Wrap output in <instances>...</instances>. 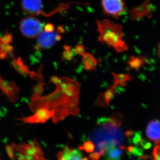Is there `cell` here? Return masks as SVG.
I'll use <instances>...</instances> for the list:
<instances>
[{
  "label": "cell",
  "instance_id": "cell-35",
  "mask_svg": "<svg viewBox=\"0 0 160 160\" xmlns=\"http://www.w3.org/2000/svg\"><path fill=\"white\" fill-rule=\"evenodd\" d=\"M2 114H1V112H0V119H1V115Z\"/></svg>",
  "mask_w": 160,
  "mask_h": 160
},
{
  "label": "cell",
  "instance_id": "cell-31",
  "mask_svg": "<svg viewBox=\"0 0 160 160\" xmlns=\"http://www.w3.org/2000/svg\"><path fill=\"white\" fill-rule=\"evenodd\" d=\"M134 132L132 131V130H129L126 131L125 134H126V136L127 137L129 140H130L132 138V136H133V135H134Z\"/></svg>",
  "mask_w": 160,
  "mask_h": 160
},
{
  "label": "cell",
  "instance_id": "cell-6",
  "mask_svg": "<svg viewBox=\"0 0 160 160\" xmlns=\"http://www.w3.org/2000/svg\"><path fill=\"white\" fill-rule=\"evenodd\" d=\"M36 48L38 49H49L61 38L56 31H42L38 36Z\"/></svg>",
  "mask_w": 160,
  "mask_h": 160
},
{
  "label": "cell",
  "instance_id": "cell-18",
  "mask_svg": "<svg viewBox=\"0 0 160 160\" xmlns=\"http://www.w3.org/2000/svg\"><path fill=\"white\" fill-rule=\"evenodd\" d=\"M82 62L84 68L89 71L93 70L95 71L97 66L98 61L89 53H85L82 55Z\"/></svg>",
  "mask_w": 160,
  "mask_h": 160
},
{
  "label": "cell",
  "instance_id": "cell-27",
  "mask_svg": "<svg viewBox=\"0 0 160 160\" xmlns=\"http://www.w3.org/2000/svg\"><path fill=\"white\" fill-rule=\"evenodd\" d=\"M138 145H140L144 149H149L151 147L152 144L149 142H146V140L143 139L142 138L140 141Z\"/></svg>",
  "mask_w": 160,
  "mask_h": 160
},
{
  "label": "cell",
  "instance_id": "cell-7",
  "mask_svg": "<svg viewBox=\"0 0 160 160\" xmlns=\"http://www.w3.org/2000/svg\"><path fill=\"white\" fill-rule=\"evenodd\" d=\"M0 90H2L11 102L14 103L18 99L19 88L14 82L6 81L3 79L1 75Z\"/></svg>",
  "mask_w": 160,
  "mask_h": 160
},
{
  "label": "cell",
  "instance_id": "cell-36",
  "mask_svg": "<svg viewBox=\"0 0 160 160\" xmlns=\"http://www.w3.org/2000/svg\"></svg>",
  "mask_w": 160,
  "mask_h": 160
},
{
  "label": "cell",
  "instance_id": "cell-15",
  "mask_svg": "<svg viewBox=\"0 0 160 160\" xmlns=\"http://www.w3.org/2000/svg\"><path fill=\"white\" fill-rule=\"evenodd\" d=\"M12 66L14 69L18 72L19 74L23 76L29 75L32 78H34L37 74V72L34 71H30L29 67L25 65L20 58L17 59H13L12 62Z\"/></svg>",
  "mask_w": 160,
  "mask_h": 160
},
{
  "label": "cell",
  "instance_id": "cell-17",
  "mask_svg": "<svg viewBox=\"0 0 160 160\" xmlns=\"http://www.w3.org/2000/svg\"><path fill=\"white\" fill-rule=\"evenodd\" d=\"M111 73L114 78V84L112 87L114 89L118 86L125 87L127 85L126 82L131 81L134 78L130 75V73L117 74L114 72H112Z\"/></svg>",
  "mask_w": 160,
  "mask_h": 160
},
{
  "label": "cell",
  "instance_id": "cell-11",
  "mask_svg": "<svg viewBox=\"0 0 160 160\" xmlns=\"http://www.w3.org/2000/svg\"><path fill=\"white\" fill-rule=\"evenodd\" d=\"M115 89L111 87L104 92H101L95 102V104L99 107L108 108L109 103L116 94Z\"/></svg>",
  "mask_w": 160,
  "mask_h": 160
},
{
  "label": "cell",
  "instance_id": "cell-34",
  "mask_svg": "<svg viewBox=\"0 0 160 160\" xmlns=\"http://www.w3.org/2000/svg\"><path fill=\"white\" fill-rule=\"evenodd\" d=\"M81 160H89V159L87 158H84L82 159Z\"/></svg>",
  "mask_w": 160,
  "mask_h": 160
},
{
  "label": "cell",
  "instance_id": "cell-1",
  "mask_svg": "<svg viewBox=\"0 0 160 160\" xmlns=\"http://www.w3.org/2000/svg\"><path fill=\"white\" fill-rule=\"evenodd\" d=\"M79 98L70 97L56 85L55 90L45 96L31 98L29 106L33 112L38 109L45 108L53 112L52 121L54 124L63 121L70 115L77 116L79 112L78 107Z\"/></svg>",
  "mask_w": 160,
  "mask_h": 160
},
{
  "label": "cell",
  "instance_id": "cell-20",
  "mask_svg": "<svg viewBox=\"0 0 160 160\" xmlns=\"http://www.w3.org/2000/svg\"><path fill=\"white\" fill-rule=\"evenodd\" d=\"M3 44H0V59H4L9 56L12 55V49L11 46H6Z\"/></svg>",
  "mask_w": 160,
  "mask_h": 160
},
{
  "label": "cell",
  "instance_id": "cell-5",
  "mask_svg": "<svg viewBox=\"0 0 160 160\" xmlns=\"http://www.w3.org/2000/svg\"><path fill=\"white\" fill-rule=\"evenodd\" d=\"M102 5L106 14L117 18L126 12V5L123 0H102Z\"/></svg>",
  "mask_w": 160,
  "mask_h": 160
},
{
  "label": "cell",
  "instance_id": "cell-22",
  "mask_svg": "<svg viewBox=\"0 0 160 160\" xmlns=\"http://www.w3.org/2000/svg\"><path fill=\"white\" fill-rule=\"evenodd\" d=\"M95 146L93 143L91 141H87L84 143L83 146H81L79 147L80 149H84L88 153L92 152L94 151Z\"/></svg>",
  "mask_w": 160,
  "mask_h": 160
},
{
  "label": "cell",
  "instance_id": "cell-28",
  "mask_svg": "<svg viewBox=\"0 0 160 160\" xmlns=\"http://www.w3.org/2000/svg\"><path fill=\"white\" fill-rule=\"evenodd\" d=\"M74 52L76 54L82 56L85 53V49L84 46L81 45H78L77 46H76Z\"/></svg>",
  "mask_w": 160,
  "mask_h": 160
},
{
  "label": "cell",
  "instance_id": "cell-29",
  "mask_svg": "<svg viewBox=\"0 0 160 160\" xmlns=\"http://www.w3.org/2000/svg\"><path fill=\"white\" fill-rule=\"evenodd\" d=\"M160 149L159 145L156 146L153 149L152 155L154 157V160H160Z\"/></svg>",
  "mask_w": 160,
  "mask_h": 160
},
{
  "label": "cell",
  "instance_id": "cell-19",
  "mask_svg": "<svg viewBox=\"0 0 160 160\" xmlns=\"http://www.w3.org/2000/svg\"><path fill=\"white\" fill-rule=\"evenodd\" d=\"M146 62V60L142 57L131 56L129 58L128 64L129 68L136 69L137 71L143 66Z\"/></svg>",
  "mask_w": 160,
  "mask_h": 160
},
{
  "label": "cell",
  "instance_id": "cell-3",
  "mask_svg": "<svg viewBox=\"0 0 160 160\" xmlns=\"http://www.w3.org/2000/svg\"><path fill=\"white\" fill-rule=\"evenodd\" d=\"M14 146L19 153L17 160H46L37 142H32L29 144L22 143Z\"/></svg>",
  "mask_w": 160,
  "mask_h": 160
},
{
  "label": "cell",
  "instance_id": "cell-30",
  "mask_svg": "<svg viewBox=\"0 0 160 160\" xmlns=\"http://www.w3.org/2000/svg\"><path fill=\"white\" fill-rule=\"evenodd\" d=\"M89 157L92 160H99L101 158V155L98 152H93L89 155Z\"/></svg>",
  "mask_w": 160,
  "mask_h": 160
},
{
  "label": "cell",
  "instance_id": "cell-9",
  "mask_svg": "<svg viewBox=\"0 0 160 160\" xmlns=\"http://www.w3.org/2000/svg\"><path fill=\"white\" fill-rule=\"evenodd\" d=\"M53 115V112L52 111L45 108H42L37 110L33 115L21 118H18V120L22 121L24 123L29 124L44 123L49 119L52 118Z\"/></svg>",
  "mask_w": 160,
  "mask_h": 160
},
{
  "label": "cell",
  "instance_id": "cell-32",
  "mask_svg": "<svg viewBox=\"0 0 160 160\" xmlns=\"http://www.w3.org/2000/svg\"><path fill=\"white\" fill-rule=\"evenodd\" d=\"M59 78L57 76H53L50 78V82L53 83L57 85L59 82Z\"/></svg>",
  "mask_w": 160,
  "mask_h": 160
},
{
  "label": "cell",
  "instance_id": "cell-24",
  "mask_svg": "<svg viewBox=\"0 0 160 160\" xmlns=\"http://www.w3.org/2000/svg\"><path fill=\"white\" fill-rule=\"evenodd\" d=\"M142 138L141 137V132H135L132 137L130 140L133 144L135 145H138L140 141L142 140Z\"/></svg>",
  "mask_w": 160,
  "mask_h": 160
},
{
  "label": "cell",
  "instance_id": "cell-33",
  "mask_svg": "<svg viewBox=\"0 0 160 160\" xmlns=\"http://www.w3.org/2000/svg\"><path fill=\"white\" fill-rule=\"evenodd\" d=\"M108 119H109V118H99L98 120V124H99V125H102L103 123L106 122V121H107Z\"/></svg>",
  "mask_w": 160,
  "mask_h": 160
},
{
  "label": "cell",
  "instance_id": "cell-8",
  "mask_svg": "<svg viewBox=\"0 0 160 160\" xmlns=\"http://www.w3.org/2000/svg\"><path fill=\"white\" fill-rule=\"evenodd\" d=\"M58 84L68 95L79 98L80 86L77 81L68 77L60 78Z\"/></svg>",
  "mask_w": 160,
  "mask_h": 160
},
{
  "label": "cell",
  "instance_id": "cell-16",
  "mask_svg": "<svg viewBox=\"0 0 160 160\" xmlns=\"http://www.w3.org/2000/svg\"><path fill=\"white\" fill-rule=\"evenodd\" d=\"M151 4L145 3L139 7H136L131 12V18L135 20L142 18L147 16L151 12Z\"/></svg>",
  "mask_w": 160,
  "mask_h": 160
},
{
  "label": "cell",
  "instance_id": "cell-12",
  "mask_svg": "<svg viewBox=\"0 0 160 160\" xmlns=\"http://www.w3.org/2000/svg\"><path fill=\"white\" fill-rule=\"evenodd\" d=\"M22 6L24 11L29 14H39L43 8L41 0H22Z\"/></svg>",
  "mask_w": 160,
  "mask_h": 160
},
{
  "label": "cell",
  "instance_id": "cell-4",
  "mask_svg": "<svg viewBox=\"0 0 160 160\" xmlns=\"http://www.w3.org/2000/svg\"><path fill=\"white\" fill-rule=\"evenodd\" d=\"M43 25L39 20L33 17L23 19L20 24V29L23 35L32 38L37 37L42 31Z\"/></svg>",
  "mask_w": 160,
  "mask_h": 160
},
{
  "label": "cell",
  "instance_id": "cell-10",
  "mask_svg": "<svg viewBox=\"0 0 160 160\" xmlns=\"http://www.w3.org/2000/svg\"><path fill=\"white\" fill-rule=\"evenodd\" d=\"M123 120L122 114L114 112L110 118L102 125L104 129L108 130L109 134L113 135L117 132L118 128L122 125Z\"/></svg>",
  "mask_w": 160,
  "mask_h": 160
},
{
  "label": "cell",
  "instance_id": "cell-21",
  "mask_svg": "<svg viewBox=\"0 0 160 160\" xmlns=\"http://www.w3.org/2000/svg\"><path fill=\"white\" fill-rule=\"evenodd\" d=\"M45 82H39L33 87L32 96L37 97L42 96L45 89Z\"/></svg>",
  "mask_w": 160,
  "mask_h": 160
},
{
  "label": "cell",
  "instance_id": "cell-13",
  "mask_svg": "<svg viewBox=\"0 0 160 160\" xmlns=\"http://www.w3.org/2000/svg\"><path fill=\"white\" fill-rule=\"evenodd\" d=\"M82 154L78 149L65 146V148L60 151L57 155L58 160H81Z\"/></svg>",
  "mask_w": 160,
  "mask_h": 160
},
{
  "label": "cell",
  "instance_id": "cell-14",
  "mask_svg": "<svg viewBox=\"0 0 160 160\" xmlns=\"http://www.w3.org/2000/svg\"><path fill=\"white\" fill-rule=\"evenodd\" d=\"M160 121L154 120L149 122L146 129V134L149 139L154 142L160 141Z\"/></svg>",
  "mask_w": 160,
  "mask_h": 160
},
{
  "label": "cell",
  "instance_id": "cell-26",
  "mask_svg": "<svg viewBox=\"0 0 160 160\" xmlns=\"http://www.w3.org/2000/svg\"><path fill=\"white\" fill-rule=\"evenodd\" d=\"M129 156L131 155H133L134 156H142L143 154V151L142 149L138 148L137 146L133 147V150L130 153H128Z\"/></svg>",
  "mask_w": 160,
  "mask_h": 160
},
{
  "label": "cell",
  "instance_id": "cell-2",
  "mask_svg": "<svg viewBox=\"0 0 160 160\" xmlns=\"http://www.w3.org/2000/svg\"><path fill=\"white\" fill-rule=\"evenodd\" d=\"M98 39L101 43L112 47L118 52L127 51L128 46L124 40L122 25L110 20L105 19L97 21Z\"/></svg>",
  "mask_w": 160,
  "mask_h": 160
},
{
  "label": "cell",
  "instance_id": "cell-23",
  "mask_svg": "<svg viewBox=\"0 0 160 160\" xmlns=\"http://www.w3.org/2000/svg\"><path fill=\"white\" fill-rule=\"evenodd\" d=\"M65 51L63 54V57L64 59L67 61H71L73 58L72 52L71 51V48L69 47H65Z\"/></svg>",
  "mask_w": 160,
  "mask_h": 160
},
{
  "label": "cell",
  "instance_id": "cell-25",
  "mask_svg": "<svg viewBox=\"0 0 160 160\" xmlns=\"http://www.w3.org/2000/svg\"><path fill=\"white\" fill-rule=\"evenodd\" d=\"M98 151L106 152L108 148V141H102L98 143L97 145Z\"/></svg>",
  "mask_w": 160,
  "mask_h": 160
}]
</instances>
